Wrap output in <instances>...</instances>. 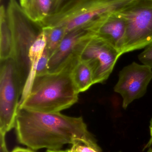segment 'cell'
Segmentation results:
<instances>
[{
  "instance_id": "cell-22",
  "label": "cell",
  "mask_w": 152,
  "mask_h": 152,
  "mask_svg": "<svg viewBox=\"0 0 152 152\" xmlns=\"http://www.w3.org/2000/svg\"><path fill=\"white\" fill-rule=\"evenodd\" d=\"M150 136H151V137H150L149 142H148V143H147L146 146H145V149H146L147 148H150L152 145V118L151 121V123H150Z\"/></svg>"
},
{
  "instance_id": "cell-16",
  "label": "cell",
  "mask_w": 152,
  "mask_h": 152,
  "mask_svg": "<svg viewBox=\"0 0 152 152\" xmlns=\"http://www.w3.org/2000/svg\"><path fill=\"white\" fill-rule=\"evenodd\" d=\"M50 57L49 52L46 48L37 62L35 76L40 75L48 73V65Z\"/></svg>"
},
{
  "instance_id": "cell-9",
  "label": "cell",
  "mask_w": 152,
  "mask_h": 152,
  "mask_svg": "<svg viewBox=\"0 0 152 152\" xmlns=\"http://www.w3.org/2000/svg\"><path fill=\"white\" fill-rule=\"evenodd\" d=\"M93 25H86L76 28L65 35L54 52L51 55L48 65V73L57 72L62 68L74 55L77 45L92 32Z\"/></svg>"
},
{
  "instance_id": "cell-23",
  "label": "cell",
  "mask_w": 152,
  "mask_h": 152,
  "mask_svg": "<svg viewBox=\"0 0 152 152\" xmlns=\"http://www.w3.org/2000/svg\"><path fill=\"white\" fill-rule=\"evenodd\" d=\"M28 1V0H19V1L21 7H22Z\"/></svg>"
},
{
  "instance_id": "cell-18",
  "label": "cell",
  "mask_w": 152,
  "mask_h": 152,
  "mask_svg": "<svg viewBox=\"0 0 152 152\" xmlns=\"http://www.w3.org/2000/svg\"><path fill=\"white\" fill-rule=\"evenodd\" d=\"M70 149L76 152H101L92 147L81 143L73 145Z\"/></svg>"
},
{
  "instance_id": "cell-12",
  "label": "cell",
  "mask_w": 152,
  "mask_h": 152,
  "mask_svg": "<svg viewBox=\"0 0 152 152\" xmlns=\"http://www.w3.org/2000/svg\"><path fill=\"white\" fill-rule=\"evenodd\" d=\"M70 76L79 93L87 91L95 84L90 67L85 62L79 61L78 58L71 69Z\"/></svg>"
},
{
  "instance_id": "cell-11",
  "label": "cell",
  "mask_w": 152,
  "mask_h": 152,
  "mask_svg": "<svg viewBox=\"0 0 152 152\" xmlns=\"http://www.w3.org/2000/svg\"><path fill=\"white\" fill-rule=\"evenodd\" d=\"M13 52L12 33L7 20L6 9L1 4L0 9V60L12 58Z\"/></svg>"
},
{
  "instance_id": "cell-7",
  "label": "cell",
  "mask_w": 152,
  "mask_h": 152,
  "mask_svg": "<svg viewBox=\"0 0 152 152\" xmlns=\"http://www.w3.org/2000/svg\"><path fill=\"white\" fill-rule=\"evenodd\" d=\"M0 66V134L6 135L15 128L23 88L12 58Z\"/></svg>"
},
{
  "instance_id": "cell-20",
  "label": "cell",
  "mask_w": 152,
  "mask_h": 152,
  "mask_svg": "<svg viewBox=\"0 0 152 152\" xmlns=\"http://www.w3.org/2000/svg\"><path fill=\"white\" fill-rule=\"evenodd\" d=\"M5 135L0 134V150L1 152H10L7 149L5 139Z\"/></svg>"
},
{
  "instance_id": "cell-6",
  "label": "cell",
  "mask_w": 152,
  "mask_h": 152,
  "mask_svg": "<svg viewBox=\"0 0 152 152\" xmlns=\"http://www.w3.org/2000/svg\"><path fill=\"white\" fill-rule=\"evenodd\" d=\"M74 54L90 67L95 84L103 83L108 79L121 56L117 49L93 33L79 42Z\"/></svg>"
},
{
  "instance_id": "cell-1",
  "label": "cell",
  "mask_w": 152,
  "mask_h": 152,
  "mask_svg": "<svg viewBox=\"0 0 152 152\" xmlns=\"http://www.w3.org/2000/svg\"><path fill=\"white\" fill-rule=\"evenodd\" d=\"M15 129L18 142L34 151H58L66 144L81 143L102 152L81 117L19 108Z\"/></svg>"
},
{
  "instance_id": "cell-3",
  "label": "cell",
  "mask_w": 152,
  "mask_h": 152,
  "mask_svg": "<svg viewBox=\"0 0 152 152\" xmlns=\"http://www.w3.org/2000/svg\"><path fill=\"white\" fill-rule=\"evenodd\" d=\"M130 1L65 0L56 11L46 18L42 28L63 27L67 34L80 27L96 23L108 14L119 10Z\"/></svg>"
},
{
  "instance_id": "cell-2",
  "label": "cell",
  "mask_w": 152,
  "mask_h": 152,
  "mask_svg": "<svg viewBox=\"0 0 152 152\" xmlns=\"http://www.w3.org/2000/svg\"><path fill=\"white\" fill-rule=\"evenodd\" d=\"M77 59L73 56L59 71L35 76L28 94L19 108L53 113L68 109L77 102L79 93L70 76Z\"/></svg>"
},
{
  "instance_id": "cell-13",
  "label": "cell",
  "mask_w": 152,
  "mask_h": 152,
  "mask_svg": "<svg viewBox=\"0 0 152 152\" xmlns=\"http://www.w3.org/2000/svg\"><path fill=\"white\" fill-rule=\"evenodd\" d=\"M21 7L27 17L41 27L46 18L51 13L52 1L28 0Z\"/></svg>"
},
{
  "instance_id": "cell-19",
  "label": "cell",
  "mask_w": 152,
  "mask_h": 152,
  "mask_svg": "<svg viewBox=\"0 0 152 152\" xmlns=\"http://www.w3.org/2000/svg\"><path fill=\"white\" fill-rule=\"evenodd\" d=\"M51 1L52 9L51 13L56 11L61 6L65 0H51Z\"/></svg>"
},
{
  "instance_id": "cell-17",
  "label": "cell",
  "mask_w": 152,
  "mask_h": 152,
  "mask_svg": "<svg viewBox=\"0 0 152 152\" xmlns=\"http://www.w3.org/2000/svg\"><path fill=\"white\" fill-rule=\"evenodd\" d=\"M138 59L143 65L152 68V43L145 47L138 56Z\"/></svg>"
},
{
  "instance_id": "cell-21",
  "label": "cell",
  "mask_w": 152,
  "mask_h": 152,
  "mask_svg": "<svg viewBox=\"0 0 152 152\" xmlns=\"http://www.w3.org/2000/svg\"><path fill=\"white\" fill-rule=\"evenodd\" d=\"M35 152L34 150L31 149H26V148H21V147H18L14 148L11 152Z\"/></svg>"
},
{
  "instance_id": "cell-26",
  "label": "cell",
  "mask_w": 152,
  "mask_h": 152,
  "mask_svg": "<svg viewBox=\"0 0 152 152\" xmlns=\"http://www.w3.org/2000/svg\"><path fill=\"white\" fill-rule=\"evenodd\" d=\"M151 148L149 150V152H152V145L151 146Z\"/></svg>"
},
{
  "instance_id": "cell-15",
  "label": "cell",
  "mask_w": 152,
  "mask_h": 152,
  "mask_svg": "<svg viewBox=\"0 0 152 152\" xmlns=\"http://www.w3.org/2000/svg\"><path fill=\"white\" fill-rule=\"evenodd\" d=\"M42 28L46 36V48L51 56L66 35V30L62 26L43 27Z\"/></svg>"
},
{
  "instance_id": "cell-24",
  "label": "cell",
  "mask_w": 152,
  "mask_h": 152,
  "mask_svg": "<svg viewBox=\"0 0 152 152\" xmlns=\"http://www.w3.org/2000/svg\"><path fill=\"white\" fill-rule=\"evenodd\" d=\"M46 152H68L67 151H61V150H58V151H51V150H46Z\"/></svg>"
},
{
  "instance_id": "cell-14",
  "label": "cell",
  "mask_w": 152,
  "mask_h": 152,
  "mask_svg": "<svg viewBox=\"0 0 152 152\" xmlns=\"http://www.w3.org/2000/svg\"><path fill=\"white\" fill-rule=\"evenodd\" d=\"M46 46V37L44 32L42 30L33 42L29 49V58L30 63V71L26 84L31 85L35 76L37 65Z\"/></svg>"
},
{
  "instance_id": "cell-10",
  "label": "cell",
  "mask_w": 152,
  "mask_h": 152,
  "mask_svg": "<svg viewBox=\"0 0 152 152\" xmlns=\"http://www.w3.org/2000/svg\"><path fill=\"white\" fill-rule=\"evenodd\" d=\"M118 11L110 13L101 19L93 27L92 31L93 34L108 42L120 54L126 34V24Z\"/></svg>"
},
{
  "instance_id": "cell-8",
  "label": "cell",
  "mask_w": 152,
  "mask_h": 152,
  "mask_svg": "<svg viewBox=\"0 0 152 152\" xmlns=\"http://www.w3.org/2000/svg\"><path fill=\"white\" fill-rule=\"evenodd\" d=\"M152 69L134 62L120 72L114 90L122 96L124 109H126L132 102L145 94L152 79Z\"/></svg>"
},
{
  "instance_id": "cell-27",
  "label": "cell",
  "mask_w": 152,
  "mask_h": 152,
  "mask_svg": "<svg viewBox=\"0 0 152 152\" xmlns=\"http://www.w3.org/2000/svg\"></svg>"
},
{
  "instance_id": "cell-4",
  "label": "cell",
  "mask_w": 152,
  "mask_h": 152,
  "mask_svg": "<svg viewBox=\"0 0 152 152\" xmlns=\"http://www.w3.org/2000/svg\"><path fill=\"white\" fill-rule=\"evenodd\" d=\"M6 12L13 37L12 58L23 90L30 71L29 49L42 28L27 17L17 0L8 1Z\"/></svg>"
},
{
  "instance_id": "cell-5",
  "label": "cell",
  "mask_w": 152,
  "mask_h": 152,
  "mask_svg": "<svg viewBox=\"0 0 152 152\" xmlns=\"http://www.w3.org/2000/svg\"><path fill=\"white\" fill-rule=\"evenodd\" d=\"M118 12L126 24L121 55L152 43V0H131Z\"/></svg>"
},
{
  "instance_id": "cell-25",
  "label": "cell",
  "mask_w": 152,
  "mask_h": 152,
  "mask_svg": "<svg viewBox=\"0 0 152 152\" xmlns=\"http://www.w3.org/2000/svg\"><path fill=\"white\" fill-rule=\"evenodd\" d=\"M68 152H76L75 151H73V150H71V149H70L69 150H67Z\"/></svg>"
}]
</instances>
